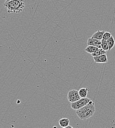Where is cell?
<instances>
[{
    "mask_svg": "<svg viewBox=\"0 0 115 128\" xmlns=\"http://www.w3.org/2000/svg\"><path fill=\"white\" fill-rule=\"evenodd\" d=\"M101 48L107 51V50H109V47H108V45L107 44V41L104 40H101Z\"/></svg>",
    "mask_w": 115,
    "mask_h": 128,
    "instance_id": "4fadbf2b",
    "label": "cell"
},
{
    "mask_svg": "<svg viewBox=\"0 0 115 128\" xmlns=\"http://www.w3.org/2000/svg\"><path fill=\"white\" fill-rule=\"evenodd\" d=\"M95 112V104L92 100H91L87 105L77 110L76 113L81 120H85L92 117Z\"/></svg>",
    "mask_w": 115,
    "mask_h": 128,
    "instance_id": "6da1fadb",
    "label": "cell"
},
{
    "mask_svg": "<svg viewBox=\"0 0 115 128\" xmlns=\"http://www.w3.org/2000/svg\"><path fill=\"white\" fill-rule=\"evenodd\" d=\"M112 36L111 34L109 32H105L103 34L102 40H107L109 38H110V37Z\"/></svg>",
    "mask_w": 115,
    "mask_h": 128,
    "instance_id": "5bb4252c",
    "label": "cell"
},
{
    "mask_svg": "<svg viewBox=\"0 0 115 128\" xmlns=\"http://www.w3.org/2000/svg\"><path fill=\"white\" fill-rule=\"evenodd\" d=\"M67 97L69 102L70 103L75 102L81 98L79 95V92L77 90L74 89L70 90L68 92Z\"/></svg>",
    "mask_w": 115,
    "mask_h": 128,
    "instance_id": "277c9868",
    "label": "cell"
},
{
    "mask_svg": "<svg viewBox=\"0 0 115 128\" xmlns=\"http://www.w3.org/2000/svg\"></svg>",
    "mask_w": 115,
    "mask_h": 128,
    "instance_id": "2e32d148",
    "label": "cell"
},
{
    "mask_svg": "<svg viewBox=\"0 0 115 128\" xmlns=\"http://www.w3.org/2000/svg\"><path fill=\"white\" fill-rule=\"evenodd\" d=\"M69 120L66 118H62L59 121V124L62 128H66L69 125Z\"/></svg>",
    "mask_w": 115,
    "mask_h": 128,
    "instance_id": "52a82bcc",
    "label": "cell"
},
{
    "mask_svg": "<svg viewBox=\"0 0 115 128\" xmlns=\"http://www.w3.org/2000/svg\"><path fill=\"white\" fill-rule=\"evenodd\" d=\"M72 128V126H69V125H68V126H67V127H66V128Z\"/></svg>",
    "mask_w": 115,
    "mask_h": 128,
    "instance_id": "9a60e30c",
    "label": "cell"
},
{
    "mask_svg": "<svg viewBox=\"0 0 115 128\" xmlns=\"http://www.w3.org/2000/svg\"><path fill=\"white\" fill-rule=\"evenodd\" d=\"M105 32L104 31H99L98 30L97 32H96L95 33H94L92 36L93 38H96V39H97V40H102V38H103V34Z\"/></svg>",
    "mask_w": 115,
    "mask_h": 128,
    "instance_id": "ba28073f",
    "label": "cell"
},
{
    "mask_svg": "<svg viewBox=\"0 0 115 128\" xmlns=\"http://www.w3.org/2000/svg\"><path fill=\"white\" fill-rule=\"evenodd\" d=\"M101 40L96 39L93 37L89 38L87 41L88 46H93L99 48H101Z\"/></svg>",
    "mask_w": 115,
    "mask_h": 128,
    "instance_id": "5b68a950",
    "label": "cell"
},
{
    "mask_svg": "<svg viewBox=\"0 0 115 128\" xmlns=\"http://www.w3.org/2000/svg\"><path fill=\"white\" fill-rule=\"evenodd\" d=\"M3 5L8 14L20 13L25 7V4L23 0H5Z\"/></svg>",
    "mask_w": 115,
    "mask_h": 128,
    "instance_id": "7a4b0ae2",
    "label": "cell"
},
{
    "mask_svg": "<svg viewBox=\"0 0 115 128\" xmlns=\"http://www.w3.org/2000/svg\"><path fill=\"white\" fill-rule=\"evenodd\" d=\"M91 100H92L87 97L81 98L79 100L71 103V107L73 110H77L78 109L87 105Z\"/></svg>",
    "mask_w": 115,
    "mask_h": 128,
    "instance_id": "3957f363",
    "label": "cell"
},
{
    "mask_svg": "<svg viewBox=\"0 0 115 128\" xmlns=\"http://www.w3.org/2000/svg\"><path fill=\"white\" fill-rule=\"evenodd\" d=\"M106 54V51L102 49V48H99V49L96 51L95 52L91 54L92 56L93 57H95V56H100L101 55L103 54Z\"/></svg>",
    "mask_w": 115,
    "mask_h": 128,
    "instance_id": "7c38bea8",
    "label": "cell"
},
{
    "mask_svg": "<svg viewBox=\"0 0 115 128\" xmlns=\"http://www.w3.org/2000/svg\"><path fill=\"white\" fill-rule=\"evenodd\" d=\"M107 44L109 47V50H111L114 46L115 44V40L114 37L112 36L110 38L107 40Z\"/></svg>",
    "mask_w": 115,
    "mask_h": 128,
    "instance_id": "30bf717a",
    "label": "cell"
},
{
    "mask_svg": "<svg viewBox=\"0 0 115 128\" xmlns=\"http://www.w3.org/2000/svg\"><path fill=\"white\" fill-rule=\"evenodd\" d=\"M93 59L94 60L95 62L96 63L103 64L108 62V58L106 54L101 55L100 56L93 57Z\"/></svg>",
    "mask_w": 115,
    "mask_h": 128,
    "instance_id": "8992f818",
    "label": "cell"
},
{
    "mask_svg": "<svg viewBox=\"0 0 115 128\" xmlns=\"http://www.w3.org/2000/svg\"><path fill=\"white\" fill-rule=\"evenodd\" d=\"M99 49V48H98L93 46H88L86 48H85V51L88 53L92 54L95 52L96 51H97Z\"/></svg>",
    "mask_w": 115,
    "mask_h": 128,
    "instance_id": "9c48e42d",
    "label": "cell"
},
{
    "mask_svg": "<svg viewBox=\"0 0 115 128\" xmlns=\"http://www.w3.org/2000/svg\"><path fill=\"white\" fill-rule=\"evenodd\" d=\"M89 91V89L88 88H82L80 89L78 92L81 98H86Z\"/></svg>",
    "mask_w": 115,
    "mask_h": 128,
    "instance_id": "8fae6325",
    "label": "cell"
}]
</instances>
